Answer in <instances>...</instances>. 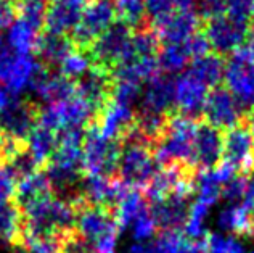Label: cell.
Returning <instances> with one entry per match:
<instances>
[{"label": "cell", "mask_w": 254, "mask_h": 253, "mask_svg": "<svg viewBox=\"0 0 254 253\" xmlns=\"http://www.w3.org/2000/svg\"><path fill=\"white\" fill-rule=\"evenodd\" d=\"M26 237L62 239L74 231L76 206L55 195H47L21 208Z\"/></svg>", "instance_id": "6da1fadb"}, {"label": "cell", "mask_w": 254, "mask_h": 253, "mask_svg": "<svg viewBox=\"0 0 254 253\" xmlns=\"http://www.w3.org/2000/svg\"><path fill=\"white\" fill-rule=\"evenodd\" d=\"M198 123L187 116H174L168 119L161 139L155 144V162L163 166H185L193 168V141Z\"/></svg>", "instance_id": "7a4b0ae2"}, {"label": "cell", "mask_w": 254, "mask_h": 253, "mask_svg": "<svg viewBox=\"0 0 254 253\" xmlns=\"http://www.w3.org/2000/svg\"><path fill=\"white\" fill-rule=\"evenodd\" d=\"M121 152L118 160V172L124 185L132 189L146 187L150 179L156 172V162L150 145L143 142L133 129L121 139Z\"/></svg>", "instance_id": "3957f363"}, {"label": "cell", "mask_w": 254, "mask_h": 253, "mask_svg": "<svg viewBox=\"0 0 254 253\" xmlns=\"http://www.w3.org/2000/svg\"><path fill=\"white\" fill-rule=\"evenodd\" d=\"M225 89L238 102L243 111H254V34L232 53L224 65Z\"/></svg>", "instance_id": "277c9868"}, {"label": "cell", "mask_w": 254, "mask_h": 253, "mask_svg": "<svg viewBox=\"0 0 254 253\" xmlns=\"http://www.w3.org/2000/svg\"><path fill=\"white\" fill-rule=\"evenodd\" d=\"M45 70L32 55L15 53L0 36V87L16 97L26 90H32L34 84Z\"/></svg>", "instance_id": "5b68a950"}, {"label": "cell", "mask_w": 254, "mask_h": 253, "mask_svg": "<svg viewBox=\"0 0 254 253\" xmlns=\"http://www.w3.org/2000/svg\"><path fill=\"white\" fill-rule=\"evenodd\" d=\"M121 144L110 141L92 124L82 141L81 169L87 176H113L118 171Z\"/></svg>", "instance_id": "8992f818"}, {"label": "cell", "mask_w": 254, "mask_h": 253, "mask_svg": "<svg viewBox=\"0 0 254 253\" xmlns=\"http://www.w3.org/2000/svg\"><path fill=\"white\" fill-rule=\"evenodd\" d=\"M95 110L77 94L63 100L45 103V106L37 111L39 124L53 132H64L71 129H82L89 119L95 115Z\"/></svg>", "instance_id": "52a82bcc"}, {"label": "cell", "mask_w": 254, "mask_h": 253, "mask_svg": "<svg viewBox=\"0 0 254 253\" xmlns=\"http://www.w3.org/2000/svg\"><path fill=\"white\" fill-rule=\"evenodd\" d=\"M174 106L182 116L195 119L203 113L208 95L214 89L199 73L189 65L174 79Z\"/></svg>", "instance_id": "ba28073f"}, {"label": "cell", "mask_w": 254, "mask_h": 253, "mask_svg": "<svg viewBox=\"0 0 254 253\" xmlns=\"http://www.w3.org/2000/svg\"><path fill=\"white\" fill-rule=\"evenodd\" d=\"M132 32L127 26L115 23L106 29L95 42L92 44L90 55L97 60L100 66H118L133 58Z\"/></svg>", "instance_id": "9c48e42d"}, {"label": "cell", "mask_w": 254, "mask_h": 253, "mask_svg": "<svg viewBox=\"0 0 254 253\" xmlns=\"http://www.w3.org/2000/svg\"><path fill=\"white\" fill-rule=\"evenodd\" d=\"M116 21V10L113 0H90L85 6L81 19L72 31L79 45H90L110 29Z\"/></svg>", "instance_id": "30bf717a"}, {"label": "cell", "mask_w": 254, "mask_h": 253, "mask_svg": "<svg viewBox=\"0 0 254 253\" xmlns=\"http://www.w3.org/2000/svg\"><path fill=\"white\" fill-rule=\"evenodd\" d=\"M74 231L84 241L95 245L106 236L118 234L119 228L116 224L115 215H113V211H110V208L81 203L76 206Z\"/></svg>", "instance_id": "8fae6325"}, {"label": "cell", "mask_w": 254, "mask_h": 253, "mask_svg": "<svg viewBox=\"0 0 254 253\" xmlns=\"http://www.w3.org/2000/svg\"><path fill=\"white\" fill-rule=\"evenodd\" d=\"M251 23L240 21V19L222 15L208 23L206 28V41L209 47L219 53H233L238 50L250 37Z\"/></svg>", "instance_id": "7c38bea8"}, {"label": "cell", "mask_w": 254, "mask_h": 253, "mask_svg": "<svg viewBox=\"0 0 254 253\" xmlns=\"http://www.w3.org/2000/svg\"><path fill=\"white\" fill-rule=\"evenodd\" d=\"M222 157L242 174L254 171V134L248 124H238L225 132Z\"/></svg>", "instance_id": "4fadbf2b"}, {"label": "cell", "mask_w": 254, "mask_h": 253, "mask_svg": "<svg viewBox=\"0 0 254 253\" xmlns=\"http://www.w3.org/2000/svg\"><path fill=\"white\" fill-rule=\"evenodd\" d=\"M203 113L209 126L216 129H232L240 124L245 111L227 89L216 87L211 90L204 103Z\"/></svg>", "instance_id": "5bb4252c"}, {"label": "cell", "mask_w": 254, "mask_h": 253, "mask_svg": "<svg viewBox=\"0 0 254 253\" xmlns=\"http://www.w3.org/2000/svg\"><path fill=\"white\" fill-rule=\"evenodd\" d=\"M126 190V185L113 176H85L79 194L87 205L111 208L121 200Z\"/></svg>", "instance_id": "9a60e30c"}, {"label": "cell", "mask_w": 254, "mask_h": 253, "mask_svg": "<svg viewBox=\"0 0 254 253\" xmlns=\"http://www.w3.org/2000/svg\"><path fill=\"white\" fill-rule=\"evenodd\" d=\"M133 121H135L133 106L108 98V102L100 110L98 123L95 126L106 139L121 142V139L132 129Z\"/></svg>", "instance_id": "2e32d148"}, {"label": "cell", "mask_w": 254, "mask_h": 253, "mask_svg": "<svg viewBox=\"0 0 254 253\" xmlns=\"http://www.w3.org/2000/svg\"><path fill=\"white\" fill-rule=\"evenodd\" d=\"M199 16L196 11H177L174 10L168 16L153 23V31L156 32V37L163 41L164 45L169 44H182L189 41L191 36L196 34Z\"/></svg>", "instance_id": "e0dca14e"}, {"label": "cell", "mask_w": 254, "mask_h": 253, "mask_svg": "<svg viewBox=\"0 0 254 253\" xmlns=\"http://www.w3.org/2000/svg\"><path fill=\"white\" fill-rule=\"evenodd\" d=\"M222 132L208 123L198 124L195 141H193V166L201 168V171L212 169L222 158Z\"/></svg>", "instance_id": "ac0fdd59"}, {"label": "cell", "mask_w": 254, "mask_h": 253, "mask_svg": "<svg viewBox=\"0 0 254 253\" xmlns=\"http://www.w3.org/2000/svg\"><path fill=\"white\" fill-rule=\"evenodd\" d=\"M189 208V197L174 194L163 200L153 202L151 210L148 211L158 229H161L163 232H177L180 228H184Z\"/></svg>", "instance_id": "d6986e66"}, {"label": "cell", "mask_w": 254, "mask_h": 253, "mask_svg": "<svg viewBox=\"0 0 254 253\" xmlns=\"http://www.w3.org/2000/svg\"><path fill=\"white\" fill-rule=\"evenodd\" d=\"M142 111L166 115L174 106V83L169 76L156 75L142 85L140 94Z\"/></svg>", "instance_id": "ffe728a7"}, {"label": "cell", "mask_w": 254, "mask_h": 253, "mask_svg": "<svg viewBox=\"0 0 254 253\" xmlns=\"http://www.w3.org/2000/svg\"><path fill=\"white\" fill-rule=\"evenodd\" d=\"M111 92V78L103 66H92L90 71L82 76L76 84V94L84 98L95 111L108 102Z\"/></svg>", "instance_id": "44dd1931"}, {"label": "cell", "mask_w": 254, "mask_h": 253, "mask_svg": "<svg viewBox=\"0 0 254 253\" xmlns=\"http://www.w3.org/2000/svg\"><path fill=\"white\" fill-rule=\"evenodd\" d=\"M44 23L37 19L28 18L24 15H19L15 18V21L6 29V34L3 36L6 45L21 55H32L39 42V32H41Z\"/></svg>", "instance_id": "7402d4cb"}, {"label": "cell", "mask_w": 254, "mask_h": 253, "mask_svg": "<svg viewBox=\"0 0 254 253\" xmlns=\"http://www.w3.org/2000/svg\"><path fill=\"white\" fill-rule=\"evenodd\" d=\"M57 141H58L57 132L44 128L39 123L32 128L31 134L26 139V153L31 158L34 168L47 166L53 152H55Z\"/></svg>", "instance_id": "603a6c76"}, {"label": "cell", "mask_w": 254, "mask_h": 253, "mask_svg": "<svg viewBox=\"0 0 254 253\" xmlns=\"http://www.w3.org/2000/svg\"><path fill=\"white\" fill-rule=\"evenodd\" d=\"M50 194H52V185L45 172H41L39 169L32 171L29 174L18 179L16 192H15L16 206L18 208H24L26 205Z\"/></svg>", "instance_id": "cb8c5ba5"}, {"label": "cell", "mask_w": 254, "mask_h": 253, "mask_svg": "<svg viewBox=\"0 0 254 253\" xmlns=\"http://www.w3.org/2000/svg\"><path fill=\"white\" fill-rule=\"evenodd\" d=\"M158 70L156 57H140L115 66L113 78H115V81H127L143 85L153 76L158 75Z\"/></svg>", "instance_id": "d4e9b609"}, {"label": "cell", "mask_w": 254, "mask_h": 253, "mask_svg": "<svg viewBox=\"0 0 254 253\" xmlns=\"http://www.w3.org/2000/svg\"><path fill=\"white\" fill-rule=\"evenodd\" d=\"M32 92H36V95L45 103H52L74 95L76 84L62 75H49L44 71L42 76L36 81Z\"/></svg>", "instance_id": "484cf974"}, {"label": "cell", "mask_w": 254, "mask_h": 253, "mask_svg": "<svg viewBox=\"0 0 254 253\" xmlns=\"http://www.w3.org/2000/svg\"><path fill=\"white\" fill-rule=\"evenodd\" d=\"M253 213L243 203H227L219 210L217 226L224 232L238 236H250Z\"/></svg>", "instance_id": "4316f807"}, {"label": "cell", "mask_w": 254, "mask_h": 253, "mask_svg": "<svg viewBox=\"0 0 254 253\" xmlns=\"http://www.w3.org/2000/svg\"><path fill=\"white\" fill-rule=\"evenodd\" d=\"M145 213H148V200L142 195V192L130 189L126 190L121 200L116 203V210L113 215L119 229H129L130 224Z\"/></svg>", "instance_id": "83f0119b"}, {"label": "cell", "mask_w": 254, "mask_h": 253, "mask_svg": "<svg viewBox=\"0 0 254 253\" xmlns=\"http://www.w3.org/2000/svg\"><path fill=\"white\" fill-rule=\"evenodd\" d=\"M0 241L21 249L24 242V226L21 210L15 203L0 205Z\"/></svg>", "instance_id": "f1b7e54d"}, {"label": "cell", "mask_w": 254, "mask_h": 253, "mask_svg": "<svg viewBox=\"0 0 254 253\" xmlns=\"http://www.w3.org/2000/svg\"><path fill=\"white\" fill-rule=\"evenodd\" d=\"M158 68L164 71L166 75H179L187 66L193 62V55L189 47V41L182 44H169L164 45L156 57Z\"/></svg>", "instance_id": "f546056e"}, {"label": "cell", "mask_w": 254, "mask_h": 253, "mask_svg": "<svg viewBox=\"0 0 254 253\" xmlns=\"http://www.w3.org/2000/svg\"><path fill=\"white\" fill-rule=\"evenodd\" d=\"M166 124H168L166 116L142 111L138 116H135L132 129L143 142H146L151 147V145H155L161 139L166 129Z\"/></svg>", "instance_id": "4dcf8cb0"}, {"label": "cell", "mask_w": 254, "mask_h": 253, "mask_svg": "<svg viewBox=\"0 0 254 253\" xmlns=\"http://www.w3.org/2000/svg\"><path fill=\"white\" fill-rule=\"evenodd\" d=\"M72 49V45L69 42V39L66 36H60V34H52V32H47V34L39 37L37 42V53L44 62L47 63H53L58 65L62 60L68 55V52Z\"/></svg>", "instance_id": "1f68e13d"}, {"label": "cell", "mask_w": 254, "mask_h": 253, "mask_svg": "<svg viewBox=\"0 0 254 253\" xmlns=\"http://www.w3.org/2000/svg\"><path fill=\"white\" fill-rule=\"evenodd\" d=\"M58 68H60V75L63 78L69 79V81H76V79H81L90 71L92 57L81 49L72 47L68 52V55L58 63Z\"/></svg>", "instance_id": "d6a6232c"}, {"label": "cell", "mask_w": 254, "mask_h": 253, "mask_svg": "<svg viewBox=\"0 0 254 253\" xmlns=\"http://www.w3.org/2000/svg\"><path fill=\"white\" fill-rule=\"evenodd\" d=\"M211 213V206L199 200H195L189 208V215H187V221L184 224L187 239H193V241H203L206 234V221Z\"/></svg>", "instance_id": "836d02e7"}, {"label": "cell", "mask_w": 254, "mask_h": 253, "mask_svg": "<svg viewBox=\"0 0 254 253\" xmlns=\"http://www.w3.org/2000/svg\"><path fill=\"white\" fill-rule=\"evenodd\" d=\"M116 10V18L119 23L127 28H137L146 18L145 0H115L113 2Z\"/></svg>", "instance_id": "e575fe53"}, {"label": "cell", "mask_w": 254, "mask_h": 253, "mask_svg": "<svg viewBox=\"0 0 254 253\" xmlns=\"http://www.w3.org/2000/svg\"><path fill=\"white\" fill-rule=\"evenodd\" d=\"M206 253H245L246 247L235 236L211 234L206 239Z\"/></svg>", "instance_id": "d590c367"}, {"label": "cell", "mask_w": 254, "mask_h": 253, "mask_svg": "<svg viewBox=\"0 0 254 253\" xmlns=\"http://www.w3.org/2000/svg\"><path fill=\"white\" fill-rule=\"evenodd\" d=\"M140 94H142V85L140 84L127 81H115V84H111V98L124 105L133 106L140 100Z\"/></svg>", "instance_id": "8d00e7d4"}, {"label": "cell", "mask_w": 254, "mask_h": 253, "mask_svg": "<svg viewBox=\"0 0 254 253\" xmlns=\"http://www.w3.org/2000/svg\"><path fill=\"white\" fill-rule=\"evenodd\" d=\"M18 174L8 163H0V205L10 203L15 198Z\"/></svg>", "instance_id": "74e56055"}, {"label": "cell", "mask_w": 254, "mask_h": 253, "mask_svg": "<svg viewBox=\"0 0 254 253\" xmlns=\"http://www.w3.org/2000/svg\"><path fill=\"white\" fill-rule=\"evenodd\" d=\"M133 58L140 57H156L158 37L150 31H140L132 36Z\"/></svg>", "instance_id": "f35d334b"}, {"label": "cell", "mask_w": 254, "mask_h": 253, "mask_svg": "<svg viewBox=\"0 0 254 253\" xmlns=\"http://www.w3.org/2000/svg\"><path fill=\"white\" fill-rule=\"evenodd\" d=\"M129 229H130L132 239L135 244H145L146 241H151L153 236H155L158 231L156 224L150 215V211L145 213L143 216H140L137 221H133Z\"/></svg>", "instance_id": "ab89813d"}, {"label": "cell", "mask_w": 254, "mask_h": 253, "mask_svg": "<svg viewBox=\"0 0 254 253\" xmlns=\"http://www.w3.org/2000/svg\"><path fill=\"white\" fill-rule=\"evenodd\" d=\"M246 182H248V176L246 174H237L233 176L227 184L222 185L220 189V197L224 198L227 203H240L243 200Z\"/></svg>", "instance_id": "60d3db41"}, {"label": "cell", "mask_w": 254, "mask_h": 253, "mask_svg": "<svg viewBox=\"0 0 254 253\" xmlns=\"http://www.w3.org/2000/svg\"><path fill=\"white\" fill-rule=\"evenodd\" d=\"M62 239L55 237H26L23 247L29 253H62Z\"/></svg>", "instance_id": "b9f144b4"}, {"label": "cell", "mask_w": 254, "mask_h": 253, "mask_svg": "<svg viewBox=\"0 0 254 253\" xmlns=\"http://www.w3.org/2000/svg\"><path fill=\"white\" fill-rule=\"evenodd\" d=\"M224 15L245 23H251L254 15V0H225Z\"/></svg>", "instance_id": "7bdbcfd3"}, {"label": "cell", "mask_w": 254, "mask_h": 253, "mask_svg": "<svg viewBox=\"0 0 254 253\" xmlns=\"http://www.w3.org/2000/svg\"><path fill=\"white\" fill-rule=\"evenodd\" d=\"M180 236L177 232H161L146 247V253H177Z\"/></svg>", "instance_id": "ee69618b"}, {"label": "cell", "mask_w": 254, "mask_h": 253, "mask_svg": "<svg viewBox=\"0 0 254 253\" xmlns=\"http://www.w3.org/2000/svg\"><path fill=\"white\" fill-rule=\"evenodd\" d=\"M60 244H62V253H95L93 245L84 241L74 231L62 237Z\"/></svg>", "instance_id": "f6af8a7d"}, {"label": "cell", "mask_w": 254, "mask_h": 253, "mask_svg": "<svg viewBox=\"0 0 254 253\" xmlns=\"http://www.w3.org/2000/svg\"><path fill=\"white\" fill-rule=\"evenodd\" d=\"M196 15L212 21L224 15L225 11V0H196Z\"/></svg>", "instance_id": "bcb514c9"}, {"label": "cell", "mask_w": 254, "mask_h": 253, "mask_svg": "<svg viewBox=\"0 0 254 253\" xmlns=\"http://www.w3.org/2000/svg\"><path fill=\"white\" fill-rule=\"evenodd\" d=\"M146 15H150L151 21L156 23L174 11L171 0H145Z\"/></svg>", "instance_id": "7dc6e473"}, {"label": "cell", "mask_w": 254, "mask_h": 253, "mask_svg": "<svg viewBox=\"0 0 254 253\" xmlns=\"http://www.w3.org/2000/svg\"><path fill=\"white\" fill-rule=\"evenodd\" d=\"M16 18V8L11 0H0V31H6Z\"/></svg>", "instance_id": "c3c4849f"}, {"label": "cell", "mask_w": 254, "mask_h": 253, "mask_svg": "<svg viewBox=\"0 0 254 253\" xmlns=\"http://www.w3.org/2000/svg\"><path fill=\"white\" fill-rule=\"evenodd\" d=\"M208 247H206V239L203 241H193V239H187L180 236L179 245H177V253H206Z\"/></svg>", "instance_id": "681fc988"}, {"label": "cell", "mask_w": 254, "mask_h": 253, "mask_svg": "<svg viewBox=\"0 0 254 253\" xmlns=\"http://www.w3.org/2000/svg\"><path fill=\"white\" fill-rule=\"evenodd\" d=\"M243 205L254 215V174L251 177H248V182H246V190H245V195H243Z\"/></svg>", "instance_id": "f907efd6"}, {"label": "cell", "mask_w": 254, "mask_h": 253, "mask_svg": "<svg viewBox=\"0 0 254 253\" xmlns=\"http://www.w3.org/2000/svg\"><path fill=\"white\" fill-rule=\"evenodd\" d=\"M174 10L177 11H189L193 10V6L196 5V0H171Z\"/></svg>", "instance_id": "816d5d0a"}, {"label": "cell", "mask_w": 254, "mask_h": 253, "mask_svg": "<svg viewBox=\"0 0 254 253\" xmlns=\"http://www.w3.org/2000/svg\"><path fill=\"white\" fill-rule=\"evenodd\" d=\"M13 98L15 97H13L11 94H8L3 87H0V116H2V113L6 110V106L11 103Z\"/></svg>", "instance_id": "f5cc1de1"}, {"label": "cell", "mask_w": 254, "mask_h": 253, "mask_svg": "<svg viewBox=\"0 0 254 253\" xmlns=\"http://www.w3.org/2000/svg\"><path fill=\"white\" fill-rule=\"evenodd\" d=\"M52 2H62V3H68V5H74L79 8H85L89 5L90 0H52Z\"/></svg>", "instance_id": "db71d44e"}, {"label": "cell", "mask_w": 254, "mask_h": 253, "mask_svg": "<svg viewBox=\"0 0 254 253\" xmlns=\"http://www.w3.org/2000/svg\"><path fill=\"white\" fill-rule=\"evenodd\" d=\"M127 253H146V247L143 244H135L133 242V245L129 249V252Z\"/></svg>", "instance_id": "11a10c76"}, {"label": "cell", "mask_w": 254, "mask_h": 253, "mask_svg": "<svg viewBox=\"0 0 254 253\" xmlns=\"http://www.w3.org/2000/svg\"><path fill=\"white\" fill-rule=\"evenodd\" d=\"M250 236L254 239V216H253V224H251V231H250Z\"/></svg>", "instance_id": "9f6ffc18"}, {"label": "cell", "mask_w": 254, "mask_h": 253, "mask_svg": "<svg viewBox=\"0 0 254 253\" xmlns=\"http://www.w3.org/2000/svg\"><path fill=\"white\" fill-rule=\"evenodd\" d=\"M0 163H3V158H2V150H0Z\"/></svg>", "instance_id": "6f0895ef"}]
</instances>
